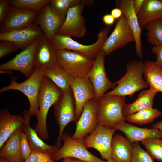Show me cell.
<instances>
[{
  "mask_svg": "<svg viewBox=\"0 0 162 162\" xmlns=\"http://www.w3.org/2000/svg\"><path fill=\"white\" fill-rule=\"evenodd\" d=\"M62 91L48 78L44 76L38 98L39 110L36 118L37 124L34 129L43 140L49 138L47 124L48 111L61 96Z\"/></svg>",
  "mask_w": 162,
  "mask_h": 162,
  "instance_id": "obj_1",
  "label": "cell"
},
{
  "mask_svg": "<svg viewBox=\"0 0 162 162\" xmlns=\"http://www.w3.org/2000/svg\"><path fill=\"white\" fill-rule=\"evenodd\" d=\"M126 68L124 75L115 82L116 87L105 94L131 97L138 91L148 87V85L143 78L144 64L142 60L129 62L126 64Z\"/></svg>",
  "mask_w": 162,
  "mask_h": 162,
  "instance_id": "obj_2",
  "label": "cell"
},
{
  "mask_svg": "<svg viewBox=\"0 0 162 162\" xmlns=\"http://www.w3.org/2000/svg\"><path fill=\"white\" fill-rule=\"evenodd\" d=\"M126 101L125 97L104 94L98 100L96 116L98 124L113 128L116 123L125 121L123 110Z\"/></svg>",
  "mask_w": 162,
  "mask_h": 162,
  "instance_id": "obj_3",
  "label": "cell"
},
{
  "mask_svg": "<svg viewBox=\"0 0 162 162\" xmlns=\"http://www.w3.org/2000/svg\"><path fill=\"white\" fill-rule=\"evenodd\" d=\"M111 26H107L101 30L98 34L97 40L91 44L86 45L80 44L74 40L71 37L58 32L50 42L56 50H65L75 51L94 60L108 37Z\"/></svg>",
  "mask_w": 162,
  "mask_h": 162,
  "instance_id": "obj_4",
  "label": "cell"
},
{
  "mask_svg": "<svg viewBox=\"0 0 162 162\" xmlns=\"http://www.w3.org/2000/svg\"><path fill=\"white\" fill-rule=\"evenodd\" d=\"M44 77L42 69L35 68L32 75L22 82H18L16 78L13 77L8 85L1 88L0 93L11 90L22 92L28 98L30 115L36 117L39 110L38 98Z\"/></svg>",
  "mask_w": 162,
  "mask_h": 162,
  "instance_id": "obj_5",
  "label": "cell"
},
{
  "mask_svg": "<svg viewBox=\"0 0 162 162\" xmlns=\"http://www.w3.org/2000/svg\"><path fill=\"white\" fill-rule=\"evenodd\" d=\"M58 66L74 78L87 77L94 60L79 52L68 50H56Z\"/></svg>",
  "mask_w": 162,
  "mask_h": 162,
  "instance_id": "obj_6",
  "label": "cell"
},
{
  "mask_svg": "<svg viewBox=\"0 0 162 162\" xmlns=\"http://www.w3.org/2000/svg\"><path fill=\"white\" fill-rule=\"evenodd\" d=\"M61 140L63 141V144L54 154L55 161L70 158L86 162H106L94 155L87 150L84 144V139H74L68 133L63 132Z\"/></svg>",
  "mask_w": 162,
  "mask_h": 162,
  "instance_id": "obj_7",
  "label": "cell"
},
{
  "mask_svg": "<svg viewBox=\"0 0 162 162\" xmlns=\"http://www.w3.org/2000/svg\"><path fill=\"white\" fill-rule=\"evenodd\" d=\"M70 89L62 91V94L53 105L54 116L59 127L56 145L60 147L61 137L66 126L72 122H76L75 101Z\"/></svg>",
  "mask_w": 162,
  "mask_h": 162,
  "instance_id": "obj_8",
  "label": "cell"
},
{
  "mask_svg": "<svg viewBox=\"0 0 162 162\" xmlns=\"http://www.w3.org/2000/svg\"><path fill=\"white\" fill-rule=\"evenodd\" d=\"M133 41H135L133 32L123 13L117 21L114 29L106 40L100 51L105 56L108 55Z\"/></svg>",
  "mask_w": 162,
  "mask_h": 162,
  "instance_id": "obj_9",
  "label": "cell"
},
{
  "mask_svg": "<svg viewBox=\"0 0 162 162\" xmlns=\"http://www.w3.org/2000/svg\"><path fill=\"white\" fill-rule=\"evenodd\" d=\"M116 130L113 128L98 124L94 130L84 138L86 147L97 150L103 159H112L111 143Z\"/></svg>",
  "mask_w": 162,
  "mask_h": 162,
  "instance_id": "obj_10",
  "label": "cell"
},
{
  "mask_svg": "<svg viewBox=\"0 0 162 162\" xmlns=\"http://www.w3.org/2000/svg\"><path fill=\"white\" fill-rule=\"evenodd\" d=\"M41 35L25 49L16 54L12 59L0 64V70L17 71L22 73L27 78H29L35 69V55Z\"/></svg>",
  "mask_w": 162,
  "mask_h": 162,
  "instance_id": "obj_11",
  "label": "cell"
},
{
  "mask_svg": "<svg viewBox=\"0 0 162 162\" xmlns=\"http://www.w3.org/2000/svg\"><path fill=\"white\" fill-rule=\"evenodd\" d=\"M105 55L100 51L94 60L93 66L87 77L93 86L95 94V99L98 100L103 97L108 90L112 89L117 86L108 79L105 71Z\"/></svg>",
  "mask_w": 162,
  "mask_h": 162,
  "instance_id": "obj_12",
  "label": "cell"
},
{
  "mask_svg": "<svg viewBox=\"0 0 162 162\" xmlns=\"http://www.w3.org/2000/svg\"><path fill=\"white\" fill-rule=\"evenodd\" d=\"M84 5L81 3L70 8L64 23L57 32L71 37H84L87 31L85 21L82 16Z\"/></svg>",
  "mask_w": 162,
  "mask_h": 162,
  "instance_id": "obj_13",
  "label": "cell"
},
{
  "mask_svg": "<svg viewBox=\"0 0 162 162\" xmlns=\"http://www.w3.org/2000/svg\"><path fill=\"white\" fill-rule=\"evenodd\" d=\"M65 18L56 12L49 3L36 17L34 22L38 25L43 33L51 42Z\"/></svg>",
  "mask_w": 162,
  "mask_h": 162,
  "instance_id": "obj_14",
  "label": "cell"
},
{
  "mask_svg": "<svg viewBox=\"0 0 162 162\" xmlns=\"http://www.w3.org/2000/svg\"><path fill=\"white\" fill-rule=\"evenodd\" d=\"M98 100L95 99L88 101L83 106L82 113L76 122L75 131L71 136L75 140H82L91 133L98 124L96 111Z\"/></svg>",
  "mask_w": 162,
  "mask_h": 162,
  "instance_id": "obj_15",
  "label": "cell"
},
{
  "mask_svg": "<svg viewBox=\"0 0 162 162\" xmlns=\"http://www.w3.org/2000/svg\"><path fill=\"white\" fill-rule=\"evenodd\" d=\"M40 12L10 6L6 18L0 26V33H6L29 26L33 23Z\"/></svg>",
  "mask_w": 162,
  "mask_h": 162,
  "instance_id": "obj_16",
  "label": "cell"
},
{
  "mask_svg": "<svg viewBox=\"0 0 162 162\" xmlns=\"http://www.w3.org/2000/svg\"><path fill=\"white\" fill-rule=\"evenodd\" d=\"M70 88L74 97L77 121L86 103L90 100L95 99V92L88 77L74 78L70 83Z\"/></svg>",
  "mask_w": 162,
  "mask_h": 162,
  "instance_id": "obj_17",
  "label": "cell"
},
{
  "mask_svg": "<svg viewBox=\"0 0 162 162\" xmlns=\"http://www.w3.org/2000/svg\"><path fill=\"white\" fill-rule=\"evenodd\" d=\"M43 34L38 26L33 23L22 28L0 33V40L12 41L23 50Z\"/></svg>",
  "mask_w": 162,
  "mask_h": 162,
  "instance_id": "obj_18",
  "label": "cell"
},
{
  "mask_svg": "<svg viewBox=\"0 0 162 162\" xmlns=\"http://www.w3.org/2000/svg\"><path fill=\"white\" fill-rule=\"evenodd\" d=\"M34 66L41 69H52L58 66L56 50L44 34L36 49Z\"/></svg>",
  "mask_w": 162,
  "mask_h": 162,
  "instance_id": "obj_19",
  "label": "cell"
},
{
  "mask_svg": "<svg viewBox=\"0 0 162 162\" xmlns=\"http://www.w3.org/2000/svg\"><path fill=\"white\" fill-rule=\"evenodd\" d=\"M133 0H118L116 1V6L120 9L126 17L129 25L132 31L135 39V50L138 57H142L141 29L138 17L133 6Z\"/></svg>",
  "mask_w": 162,
  "mask_h": 162,
  "instance_id": "obj_20",
  "label": "cell"
},
{
  "mask_svg": "<svg viewBox=\"0 0 162 162\" xmlns=\"http://www.w3.org/2000/svg\"><path fill=\"white\" fill-rule=\"evenodd\" d=\"M113 128L123 132L126 137L133 143L141 142L150 138H162V132L158 129L140 128L124 121L116 123Z\"/></svg>",
  "mask_w": 162,
  "mask_h": 162,
  "instance_id": "obj_21",
  "label": "cell"
},
{
  "mask_svg": "<svg viewBox=\"0 0 162 162\" xmlns=\"http://www.w3.org/2000/svg\"><path fill=\"white\" fill-rule=\"evenodd\" d=\"M23 115L24 122L22 127V130L27 136L32 150L52 154L56 153L60 148L56 145L51 146L45 143L38 136L34 129L31 127L30 122L32 116L28 110H24Z\"/></svg>",
  "mask_w": 162,
  "mask_h": 162,
  "instance_id": "obj_22",
  "label": "cell"
},
{
  "mask_svg": "<svg viewBox=\"0 0 162 162\" xmlns=\"http://www.w3.org/2000/svg\"><path fill=\"white\" fill-rule=\"evenodd\" d=\"M24 122L23 116L13 115L6 109L0 111V149L10 136L18 129L22 128Z\"/></svg>",
  "mask_w": 162,
  "mask_h": 162,
  "instance_id": "obj_23",
  "label": "cell"
},
{
  "mask_svg": "<svg viewBox=\"0 0 162 162\" xmlns=\"http://www.w3.org/2000/svg\"><path fill=\"white\" fill-rule=\"evenodd\" d=\"M22 128L10 136L0 151V158L11 162H24L20 149V140L23 132Z\"/></svg>",
  "mask_w": 162,
  "mask_h": 162,
  "instance_id": "obj_24",
  "label": "cell"
},
{
  "mask_svg": "<svg viewBox=\"0 0 162 162\" xmlns=\"http://www.w3.org/2000/svg\"><path fill=\"white\" fill-rule=\"evenodd\" d=\"M133 145L123 136L114 135L111 143L112 159L116 162H130Z\"/></svg>",
  "mask_w": 162,
  "mask_h": 162,
  "instance_id": "obj_25",
  "label": "cell"
},
{
  "mask_svg": "<svg viewBox=\"0 0 162 162\" xmlns=\"http://www.w3.org/2000/svg\"><path fill=\"white\" fill-rule=\"evenodd\" d=\"M140 26L142 29L150 22L162 19V1L145 0L137 15Z\"/></svg>",
  "mask_w": 162,
  "mask_h": 162,
  "instance_id": "obj_26",
  "label": "cell"
},
{
  "mask_svg": "<svg viewBox=\"0 0 162 162\" xmlns=\"http://www.w3.org/2000/svg\"><path fill=\"white\" fill-rule=\"evenodd\" d=\"M157 93L150 88L142 91L134 102L125 104L123 110L124 116L126 118L130 114L142 110L153 108L154 99Z\"/></svg>",
  "mask_w": 162,
  "mask_h": 162,
  "instance_id": "obj_27",
  "label": "cell"
},
{
  "mask_svg": "<svg viewBox=\"0 0 162 162\" xmlns=\"http://www.w3.org/2000/svg\"><path fill=\"white\" fill-rule=\"evenodd\" d=\"M144 64L143 75L146 82L150 88L162 93V68L153 61H146Z\"/></svg>",
  "mask_w": 162,
  "mask_h": 162,
  "instance_id": "obj_28",
  "label": "cell"
},
{
  "mask_svg": "<svg viewBox=\"0 0 162 162\" xmlns=\"http://www.w3.org/2000/svg\"><path fill=\"white\" fill-rule=\"evenodd\" d=\"M44 76L52 81L62 91L70 88V83L74 78L70 73L57 66L52 69H42Z\"/></svg>",
  "mask_w": 162,
  "mask_h": 162,
  "instance_id": "obj_29",
  "label": "cell"
},
{
  "mask_svg": "<svg viewBox=\"0 0 162 162\" xmlns=\"http://www.w3.org/2000/svg\"><path fill=\"white\" fill-rule=\"evenodd\" d=\"M162 115V112L153 108L145 109L130 114L126 117L128 122L140 125L153 122L155 119Z\"/></svg>",
  "mask_w": 162,
  "mask_h": 162,
  "instance_id": "obj_30",
  "label": "cell"
},
{
  "mask_svg": "<svg viewBox=\"0 0 162 162\" xmlns=\"http://www.w3.org/2000/svg\"><path fill=\"white\" fill-rule=\"evenodd\" d=\"M147 30V41L154 46L162 45V21L155 20L144 26Z\"/></svg>",
  "mask_w": 162,
  "mask_h": 162,
  "instance_id": "obj_31",
  "label": "cell"
},
{
  "mask_svg": "<svg viewBox=\"0 0 162 162\" xmlns=\"http://www.w3.org/2000/svg\"><path fill=\"white\" fill-rule=\"evenodd\" d=\"M81 3L85 5H91V0H50L49 3L53 8L62 16L65 17L68 10Z\"/></svg>",
  "mask_w": 162,
  "mask_h": 162,
  "instance_id": "obj_32",
  "label": "cell"
},
{
  "mask_svg": "<svg viewBox=\"0 0 162 162\" xmlns=\"http://www.w3.org/2000/svg\"><path fill=\"white\" fill-rule=\"evenodd\" d=\"M50 0H11L10 5L15 8L41 12Z\"/></svg>",
  "mask_w": 162,
  "mask_h": 162,
  "instance_id": "obj_33",
  "label": "cell"
},
{
  "mask_svg": "<svg viewBox=\"0 0 162 162\" xmlns=\"http://www.w3.org/2000/svg\"><path fill=\"white\" fill-rule=\"evenodd\" d=\"M147 151L152 158L162 162V140L158 138H150L141 142Z\"/></svg>",
  "mask_w": 162,
  "mask_h": 162,
  "instance_id": "obj_34",
  "label": "cell"
},
{
  "mask_svg": "<svg viewBox=\"0 0 162 162\" xmlns=\"http://www.w3.org/2000/svg\"><path fill=\"white\" fill-rule=\"evenodd\" d=\"M130 162H154V159L141 147L139 142L134 143Z\"/></svg>",
  "mask_w": 162,
  "mask_h": 162,
  "instance_id": "obj_35",
  "label": "cell"
},
{
  "mask_svg": "<svg viewBox=\"0 0 162 162\" xmlns=\"http://www.w3.org/2000/svg\"><path fill=\"white\" fill-rule=\"evenodd\" d=\"M54 154L32 150L24 162H55Z\"/></svg>",
  "mask_w": 162,
  "mask_h": 162,
  "instance_id": "obj_36",
  "label": "cell"
},
{
  "mask_svg": "<svg viewBox=\"0 0 162 162\" xmlns=\"http://www.w3.org/2000/svg\"><path fill=\"white\" fill-rule=\"evenodd\" d=\"M20 49L14 42L8 40H2L0 42V58L15 52Z\"/></svg>",
  "mask_w": 162,
  "mask_h": 162,
  "instance_id": "obj_37",
  "label": "cell"
},
{
  "mask_svg": "<svg viewBox=\"0 0 162 162\" xmlns=\"http://www.w3.org/2000/svg\"><path fill=\"white\" fill-rule=\"evenodd\" d=\"M20 149L22 157L25 160L30 155L32 150L26 135L22 132L20 140Z\"/></svg>",
  "mask_w": 162,
  "mask_h": 162,
  "instance_id": "obj_38",
  "label": "cell"
},
{
  "mask_svg": "<svg viewBox=\"0 0 162 162\" xmlns=\"http://www.w3.org/2000/svg\"><path fill=\"white\" fill-rule=\"evenodd\" d=\"M10 0H0V26L2 25L8 13L10 8Z\"/></svg>",
  "mask_w": 162,
  "mask_h": 162,
  "instance_id": "obj_39",
  "label": "cell"
},
{
  "mask_svg": "<svg viewBox=\"0 0 162 162\" xmlns=\"http://www.w3.org/2000/svg\"><path fill=\"white\" fill-rule=\"evenodd\" d=\"M152 52L157 56L154 62L157 65L162 68V45L154 46L152 49Z\"/></svg>",
  "mask_w": 162,
  "mask_h": 162,
  "instance_id": "obj_40",
  "label": "cell"
},
{
  "mask_svg": "<svg viewBox=\"0 0 162 162\" xmlns=\"http://www.w3.org/2000/svg\"><path fill=\"white\" fill-rule=\"evenodd\" d=\"M145 1V0H133V8L137 15L140 11Z\"/></svg>",
  "mask_w": 162,
  "mask_h": 162,
  "instance_id": "obj_41",
  "label": "cell"
},
{
  "mask_svg": "<svg viewBox=\"0 0 162 162\" xmlns=\"http://www.w3.org/2000/svg\"><path fill=\"white\" fill-rule=\"evenodd\" d=\"M104 23L108 26H111L114 23L115 19L111 14H106L104 15L102 18Z\"/></svg>",
  "mask_w": 162,
  "mask_h": 162,
  "instance_id": "obj_42",
  "label": "cell"
},
{
  "mask_svg": "<svg viewBox=\"0 0 162 162\" xmlns=\"http://www.w3.org/2000/svg\"><path fill=\"white\" fill-rule=\"evenodd\" d=\"M110 14L115 19H118L122 16L123 13L120 9L116 8L112 10Z\"/></svg>",
  "mask_w": 162,
  "mask_h": 162,
  "instance_id": "obj_43",
  "label": "cell"
},
{
  "mask_svg": "<svg viewBox=\"0 0 162 162\" xmlns=\"http://www.w3.org/2000/svg\"><path fill=\"white\" fill-rule=\"evenodd\" d=\"M152 127L159 130L162 132V121L158 122L152 126Z\"/></svg>",
  "mask_w": 162,
  "mask_h": 162,
  "instance_id": "obj_44",
  "label": "cell"
},
{
  "mask_svg": "<svg viewBox=\"0 0 162 162\" xmlns=\"http://www.w3.org/2000/svg\"><path fill=\"white\" fill-rule=\"evenodd\" d=\"M0 73L1 74H10L12 73V71L10 70H1Z\"/></svg>",
  "mask_w": 162,
  "mask_h": 162,
  "instance_id": "obj_45",
  "label": "cell"
},
{
  "mask_svg": "<svg viewBox=\"0 0 162 162\" xmlns=\"http://www.w3.org/2000/svg\"><path fill=\"white\" fill-rule=\"evenodd\" d=\"M73 158H67L64 159V162H72Z\"/></svg>",
  "mask_w": 162,
  "mask_h": 162,
  "instance_id": "obj_46",
  "label": "cell"
},
{
  "mask_svg": "<svg viewBox=\"0 0 162 162\" xmlns=\"http://www.w3.org/2000/svg\"><path fill=\"white\" fill-rule=\"evenodd\" d=\"M72 162H86L84 161L75 158H73Z\"/></svg>",
  "mask_w": 162,
  "mask_h": 162,
  "instance_id": "obj_47",
  "label": "cell"
},
{
  "mask_svg": "<svg viewBox=\"0 0 162 162\" xmlns=\"http://www.w3.org/2000/svg\"><path fill=\"white\" fill-rule=\"evenodd\" d=\"M0 162H11L8 160L0 158Z\"/></svg>",
  "mask_w": 162,
  "mask_h": 162,
  "instance_id": "obj_48",
  "label": "cell"
},
{
  "mask_svg": "<svg viewBox=\"0 0 162 162\" xmlns=\"http://www.w3.org/2000/svg\"><path fill=\"white\" fill-rule=\"evenodd\" d=\"M106 162H116L114 161L112 159H111V160H110L106 161Z\"/></svg>",
  "mask_w": 162,
  "mask_h": 162,
  "instance_id": "obj_49",
  "label": "cell"
},
{
  "mask_svg": "<svg viewBox=\"0 0 162 162\" xmlns=\"http://www.w3.org/2000/svg\"><path fill=\"white\" fill-rule=\"evenodd\" d=\"M61 162H64V159H63Z\"/></svg>",
  "mask_w": 162,
  "mask_h": 162,
  "instance_id": "obj_50",
  "label": "cell"
},
{
  "mask_svg": "<svg viewBox=\"0 0 162 162\" xmlns=\"http://www.w3.org/2000/svg\"><path fill=\"white\" fill-rule=\"evenodd\" d=\"M161 20H162V19H161Z\"/></svg>",
  "mask_w": 162,
  "mask_h": 162,
  "instance_id": "obj_51",
  "label": "cell"
},
{
  "mask_svg": "<svg viewBox=\"0 0 162 162\" xmlns=\"http://www.w3.org/2000/svg\"><path fill=\"white\" fill-rule=\"evenodd\" d=\"M162 1V0H161Z\"/></svg>",
  "mask_w": 162,
  "mask_h": 162,
  "instance_id": "obj_52",
  "label": "cell"
}]
</instances>
